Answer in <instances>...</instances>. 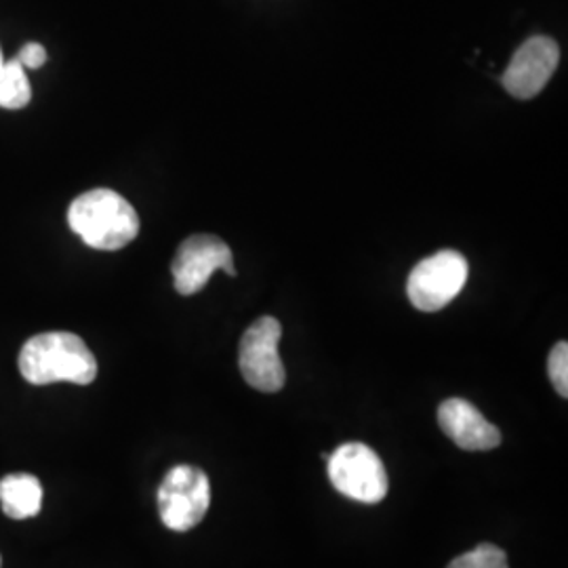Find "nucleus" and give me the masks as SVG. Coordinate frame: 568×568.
<instances>
[{
	"label": "nucleus",
	"mask_w": 568,
	"mask_h": 568,
	"mask_svg": "<svg viewBox=\"0 0 568 568\" xmlns=\"http://www.w3.org/2000/svg\"><path fill=\"white\" fill-rule=\"evenodd\" d=\"M20 371L32 386L77 384L89 386L98 377V361L79 335L68 331L41 333L28 339L20 352Z\"/></svg>",
	"instance_id": "1"
},
{
	"label": "nucleus",
	"mask_w": 568,
	"mask_h": 568,
	"mask_svg": "<svg viewBox=\"0 0 568 568\" xmlns=\"http://www.w3.org/2000/svg\"><path fill=\"white\" fill-rule=\"evenodd\" d=\"M68 224L82 243L98 251H119L140 234V215L114 190H89L68 209Z\"/></svg>",
	"instance_id": "2"
},
{
	"label": "nucleus",
	"mask_w": 568,
	"mask_h": 568,
	"mask_svg": "<svg viewBox=\"0 0 568 568\" xmlns=\"http://www.w3.org/2000/svg\"><path fill=\"white\" fill-rule=\"evenodd\" d=\"M325 459L333 487L352 501L379 504L386 499L389 488L386 466L373 448L363 443H347Z\"/></svg>",
	"instance_id": "3"
},
{
	"label": "nucleus",
	"mask_w": 568,
	"mask_h": 568,
	"mask_svg": "<svg viewBox=\"0 0 568 568\" xmlns=\"http://www.w3.org/2000/svg\"><path fill=\"white\" fill-rule=\"evenodd\" d=\"M211 506V483L201 467L175 466L159 488V511L166 528L185 532L203 523Z\"/></svg>",
	"instance_id": "4"
},
{
	"label": "nucleus",
	"mask_w": 568,
	"mask_h": 568,
	"mask_svg": "<svg viewBox=\"0 0 568 568\" xmlns=\"http://www.w3.org/2000/svg\"><path fill=\"white\" fill-rule=\"evenodd\" d=\"M467 274L469 265L462 253L440 251L413 267L406 295L419 312H438L462 293Z\"/></svg>",
	"instance_id": "5"
},
{
	"label": "nucleus",
	"mask_w": 568,
	"mask_h": 568,
	"mask_svg": "<svg viewBox=\"0 0 568 568\" xmlns=\"http://www.w3.org/2000/svg\"><path fill=\"white\" fill-rule=\"evenodd\" d=\"M283 326L274 316H264L244 331L239 345V366L246 384L265 394L281 392L286 382L278 344Z\"/></svg>",
	"instance_id": "6"
},
{
	"label": "nucleus",
	"mask_w": 568,
	"mask_h": 568,
	"mask_svg": "<svg viewBox=\"0 0 568 568\" xmlns=\"http://www.w3.org/2000/svg\"><path fill=\"white\" fill-rule=\"evenodd\" d=\"M215 270H224L227 276H236L232 248L222 239L211 234H196L185 239L171 264L173 283L183 297L203 291Z\"/></svg>",
	"instance_id": "7"
},
{
	"label": "nucleus",
	"mask_w": 568,
	"mask_h": 568,
	"mask_svg": "<svg viewBox=\"0 0 568 568\" xmlns=\"http://www.w3.org/2000/svg\"><path fill=\"white\" fill-rule=\"evenodd\" d=\"M560 61L558 44L548 37H532L514 53L501 82L511 98L530 100L544 91Z\"/></svg>",
	"instance_id": "8"
},
{
	"label": "nucleus",
	"mask_w": 568,
	"mask_h": 568,
	"mask_svg": "<svg viewBox=\"0 0 568 568\" xmlns=\"http://www.w3.org/2000/svg\"><path fill=\"white\" fill-rule=\"evenodd\" d=\"M438 426L464 450H490L501 445L499 427L464 398H448L438 406Z\"/></svg>",
	"instance_id": "9"
},
{
	"label": "nucleus",
	"mask_w": 568,
	"mask_h": 568,
	"mask_svg": "<svg viewBox=\"0 0 568 568\" xmlns=\"http://www.w3.org/2000/svg\"><path fill=\"white\" fill-rule=\"evenodd\" d=\"M0 506L13 520L34 518L42 508L41 480L32 474H9L0 480Z\"/></svg>",
	"instance_id": "10"
},
{
	"label": "nucleus",
	"mask_w": 568,
	"mask_h": 568,
	"mask_svg": "<svg viewBox=\"0 0 568 568\" xmlns=\"http://www.w3.org/2000/svg\"><path fill=\"white\" fill-rule=\"evenodd\" d=\"M32 100L26 68L18 60L4 61L0 70V108L21 110Z\"/></svg>",
	"instance_id": "11"
},
{
	"label": "nucleus",
	"mask_w": 568,
	"mask_h": 568,
	"mask_svg": "<svg viewBox=\"0 0 568 568\" xmlns=\"http://www.w3.org/2000/svg\"><path fill=\"white\" fill-rule=\"evenodd\" d=\"M447 568H509L508 556L493 544H480L457 556Z\"/></svg>",
	"instance_id": "12"
},
{
	"label": "nucleus",
	"mask_w": 568,
	"mask_h": 568,
	"mask_svg": "<svg viewBox=\"0 0 568 568\" xmlns=\"http://www.w3.org/2000/svg\"><path fill=\"white\" fill-rule=\"evenodd\" d=\"M548 373L556 392L567 398L568 396V344L558 342L549 352Z\"/></svg>",
	"instance_id": "13"
},
{
	"label": "nucleus",
	"mask_w": 568,
	"mask_h": 568,
	"mask_svg": "<svg viewBox=\"0 0 568 568\" xmlns=\"http://www.w3.org/2000/svg\"><path fill=\"white\" fill-rule=\"evenodd\" d=\"M16 60L20 61L23 68L39 70L47 61V49L42 47L41 42H28L21 47L20 55Z\"/></svg>",
	"instance_id": "14"
},
{
	"label": "nucleus",
	"mask_w": 568,
	"mask_h": 568,
	"mask_svg": "<svg viewBox=\"0 0 568 568\" xmlns=\"http://www.w3.org/2000/svg\"><path fill=\"white\" fill-rule=\"evenodd\" d=\"M2 65H4V58H2V49H0V70H2Z\"/></svg>",
	"instance_id": "15"
},
{
	"label": "nucleus",
	"mask_w": 568,
	"mask_h": 568,
	"mask_svg": "<svg viewBox=\"0 0 568 568\" xmlns=\"http://www.w3.org/2000/svg\"><path fill=\"white\" fill-rule=\"evenodd\" d=\"M0 565H2V558H0Z\"/></svg>",
	"instance_id": "16"
}]
</instances>
